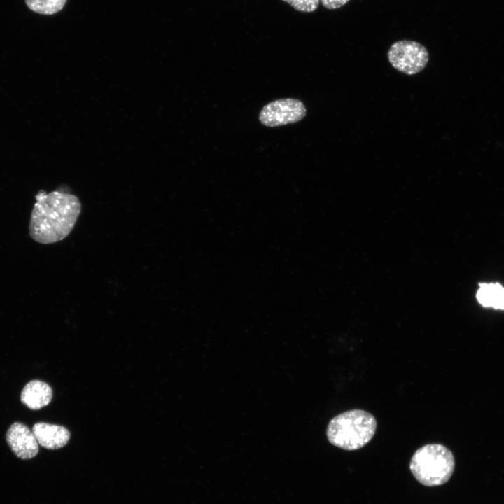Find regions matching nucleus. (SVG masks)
<instances>
[{
    "label": "nucleus",
    "instance_id": "nucleus-1",
    "mask_svg": "<svg viewBox=\"0 0 504 504\" xmlns=\"http://www.w3.org/2000/svg\"><path fill=\"white\" fill-rule=\"evenodd\" d=\"M29 232L36 242L48 244L67 237L81 210L79 199L63 188L46 193L41 190L35 196Z\"/></svg>",
    "mask_w": 504,
    "mask_h": 504
},
{
    "label": "nucleus",
    "instance_id": "nucleus-2",
    "mask_svg": "<svg viewBox=\"0 0 504 504\" xmlns=\"http://www.w3.org/2000/svg\"><path fill=\"white\" fill-rule=\"evenodd\" d=\"M376 429L377 421L372 414L362 410H352L333 417L328 425L326 435L332 444L352 451L367 444Z\"/></svg>",
    "mask_w": 504,
    "mask_h": 504
},
{
    "label": "nucleus",
    "instance_id": "nucleus-3",
    "mask_svg": "<svg viewBox=\"0 0 504 504\" xmlns=\"http://www.w3.org/2000/svg\"><path fill=\"white\" fill-rule=\"evenodd\" d=\"M452 452L440 444H426L413 454L410 468L421 484L426 486H440L448 482L454 470Z\"/></svg>",
    "mask_w": 504,
    "mask_h": 504
},
{
    "label": "nucleus",
    "instance_id": "nucleus-4",
    "mask_svg": "<svg viewBox=\"0 0 504 504\" xmlns=\"http://www.w3.org/2000/svg\"><path fill=\"white\" fill-rule=\"evenodd\" d=\"M387 57L393 68L407 75L421 71L429 59L427 49L422 44L410 40L393 43L388 49Z\"/></svg>",
    "mask_w": 504,
    "mask_h": 504
},
{
    "label": "nucleus",
    "instance_id": "nucleus-5",
    "mask_svg": "<svg viewBox=\"0 0 504 504\" xmlns=\"http://www.w3.org/2000/svg\"><path fill=\"white\" fill-rule=\"evenodd\" d=\"M306 113V108L300 100L281 99L264 106L260 112L259 120L267 127H279L302 120Z\"/></svg>",
    "mask_w": 504,
    "mask_h": 504
},
{
    "label": "nucleus",
    "instance_id": "nucleus-6",
    "mask_svg": "<svg viewBox=\"0 0 504 504\" xmlns=\"http://www.w3.org/2000/svg\"><path fill=\"white\" fill-rule=\"evenodd\" d=\"M6 440L11 451L21 459H31L38 452V443L33 432L20 422H15L9 427Z\"/></svg>",
    "mask_w": 504,
    "mask_h": 504
},
{
    "label": "nucleus",
    "instance_id": "nucleus-7",
    "mask_svg": "<svg viewBox=\"0 0 504 504\" xmlns=\"http://www.w3.org/2000/svg\"><path fill=\"white\" fill-rule=\"evenodd\" d=\"M32 432L38 443L48 449H58L64 447L71 436L65 427L45 422L35 424Z\"/></svg>",
    "mask_w": 504,
    "mask_h": 504
},
{
    "label": "nucleus",
    "instance_id": "nucleus-8",
    "mask_svg": "<svg viewBox=\"0 0 504 504\" xmlns=\"http://www.w3.org/2000/svg\"><path fill=\"white\" fill-rule=\"evenodd\" d=\"M52 397L51 387L40 380H31L23 388L20 400L31 410H37L48 405Z\"/></svg>",
    "mask_w": 504,
    "mask_h": 504
},
{
    "label": "nucleus",
    "instance_id": "nucleus-9",
    "mask_svg": "<svg viewBox=\"0 0 504 504\" xmlns=\"http://www.w3.org/2000/svg\"><path fill=\"white\" fill-rule=\"evenodd\" d=\"M477 299L484 307L504 309V288L498 284H482Z\"/></svg>",
    "mask_w": 504,
    "mask_h": 504
},
{
    "label": "nucleus",
    "instance_id": "nucleus-10",
    "mask_svg": "<svg viewBox=\"0 0 504 504\" xmlns=\"http://www.w3.org/2000/svg\"><path fill=\"white\" fill-rule=\"evenodd\" d=\"M66 0H25L28 8L35 13L52 15L62 9Z\"/></svg>",
    "mask_w": 504,
    "mask_h": 504
},
{
    "label": "nucleus",
    "instance_id": "nucleus-11",
    "mask_svg": "<svg viewBox=\"0 0 504 504\" xmlns=\"http://www.w3.org/2000/svg\"><path fill=\"white\" fill-rule=\"evenodd\" d=\"M299 11L313 12L318 6L319 0H282Z\"/></svg>",
    "mask_w": 504,
    "mask_h": 504
},
{
    "label": "nucleus",
    "instance_id": "nucleus-12",
    "mask_svg": "<svg viewBox=\"0 0 504 504\" xmlns=\"http://www.w3.org/2000/svg\"><path fill=\"white\" fill-rule=\"evenodd\" d=\"M349 0H321L323 6L328 9H337L344 4Z\"/></svg>",
    "mask_w": 504,
    "mask_h": 504
}]
</instances>
